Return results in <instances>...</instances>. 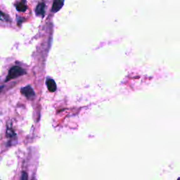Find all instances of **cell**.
<instances>
[{
	"instance_id": "cell-1",
	"label": "cell",
	"mask_w": 180,
	"mask_h": 180,
	"mask_svg": "<svg viewBox=\"0 0 180 180\" xmlns=\"http://www.w3.org/2000/svg\"><path fill=\"white\" fill-rule=\"evenodd\" d=\"M25 74V70L24 69H23L22 68L19 66H13L11 68L9 71H8L6 81L8 82L11 80L18 78L19 76L23 75Z\"/></svg>"
},
{
	"instance_id": "cell-2",
	"label": "cell",
	"mask_w": 180,
	"mask_h": 180,
	"mask_svg": "<svg viewBox=\"0 0 180 180\" xmlns=\"http://www.w3.org/2000/svg\"><path fill=\"white\" fill-rule=\"evenodd\" d=\"M21 93L23 94L25 96H26L28 99H33L35 96V92L33 90V88L30 86H26L21 89Z\"/></svg>"
},
{
	"instance_id": "cell-3",
	"label": "cell",
	"mask_w": 180,
	"mask_h": 180,
	"mask_svg": "<svg viewBox=\"0 0 180 180\" xmlns=\"http://www.w3.org/2000/svg\"><path fill=\"white\" fill-rule=\"evenodd\" d=\"M64 0H54L53 7H52V11L54 13L59 11L62 8L64 5Z\"/></svg>"
},
{
	"instance_id": "cell-4",
	"label": "cell",
	"mask_w": 180,
	"mask_h": 180,
	"mask_svg": "<svg viewBox=\"0 0 180 180\" xmlns=\"http://www.w3.org/2000/svg\"><path fill=\"white\" fill-rule=\"evenodd\" d=\"M45 13V4L44 3H39L36 8V14L38 16L43 17Z\"/></svg>"
},
{
	"instance_id": "cell-5",
	"label": "cell",
	"mask_w": 180,
	"mask_h": 180,
	"mask_svg": "<svg viewBox=\"0 0 180 180\" xmlns=\"http://www.w3.org/2000/svg\"><path fill=\"white\" fill-rule=\"evenodd\" d=\"M47 85L48 87V90H49L51 92H54L56 90V84L52 79H48L47 80Z\"/></svg>"
},
{
	"instance_id": "cell-6",
	"label": "cell",
	"mask_w": 180,
	"mask_h": 180,
	"mask_svg": "<svg viewBox=\"0 0 180 180\" xmlns=\"http://www.w3.org/2000/svg\"><path fill=\"white\" fill-rule=\"evenodd\" d=\"M16 9L18 11H21V12H24V11L27 9L26 5L25 4V2H21L18 3V4L16 5Z\"/></svg>"
},
{
	"instance_id": "cell-7",
	"label": "cell",
	"mask_w": 180,
	"mask_h": 180,
	"mask_svg": "<svg viewBox=\"0 0 180 180\" xmlns=\"http://www.w3.org/2000/svg\"><path fill=\"white\" fill-rule=\"evenodd\" d=\"M177 180H180V177H179V178Z\"/></svg>"
}]
</instances>
